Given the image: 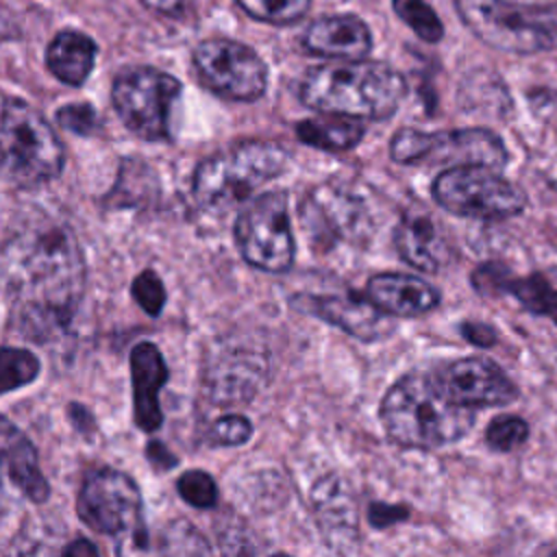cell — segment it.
I'll return each mask as SVG.
<instances>
[{"instance_id":"f1b7e54d","label":"cell","mask_w":557,"mask_h":557,"mask_svg":"<svg viewBox=\"0 0 557 557\" xmlns=\"http://www.w3.org/2000/svg\"><path fill=\"white\" fill-rule=\"evenodd\" d=\"M529 437V424L520 416H496L485 429V444L496 453H511Z\"/></svg>"},{"instance_id":"f546056e","label":"cell","mask_w":557,"mask_h":557,"mask_svg":"<svg viewBox=\"0 0 557 557\" xmlns=\"http://www.w3.org/2000/svg\"><path fill=\"white\" fill-rule=\"evenodd\" d=\"M178 494L185 503H189L191 507H200V509H209L215 505L218 500V487L213 483V479L202 472V470H187L178 476L176 481Z\"/></svg>"},{"instance_id":"8fae6325","label":"cell","mask_w":557,"mask_h":557,"mask_svg":"<svg viewBox=\"0 0 557 557\" xmlns=\"http://www.w3.org/2000/svg\"><path fill=\"white\" fill-rule=\"evenodd\" d=\"M76 513L98 533L141 537V494L135 481L120 470H89L78 490Z\"/></svg>"},{"instance_id":"f35d334b","label":"cell","mask_w":557,"mask_h":557,"mask_svg":"<svg viewBox=\"0 0 557 557\" xmlns=\"http://www.w3.org/2000/svg\"><path fill=\"white\" fill-rule=\"evenodd\" d=\"M141 2L161 13H178L183 7V0H141Z\"/></svg>"},{"instance_id":"8d00e7d4","label":"cell","mask_w":557,"mask_h":557,"mask_svg":"<svg viewBox=\"0 0 557 557\" xmlns=\"http://www.w3.org/2000/svg\"><path fill=\"white\" fill-rule=\"evenodd\" d=\"M146 455H148V459H150L154 466H159V468H170V466L176 463V459L168 453V448H163V446L157 444V442L148 444Z\"/></svg>"},{"instance_id":"44dd1931","label":"cell","mask_w":557,"mask_h":557,"mask_svg":"<svg viewBox=\"0 0 557 557\" xmlns=\"http://www.w3.org/2000/svg\"><path fill=\"white\" fill-rule=\"evenodd\" d=\"M261 363L250 352H231L220 357L211 374L207 379V385L211 389V396L220 405L231 403H244L242 398H248L255 394V385L261 379Z\"/></svg>"},{"instance_id":"4fadbf2b","label":"cell","mask_w":557,"mask_h":557,"mask_svg":"<svg viewBox=\"0 0 557 557\" xmlns=\"http://www.w3.org/2000/svg\"><path fill=\"white\" fill-rule=\"evenodd\" d=\"M300 222L315 248H329L335 242H361L370 231L366 205L337 183L318 185L302 198Z\"/></svg>"},{"instance_id":"836d02e7","label":"cell","mask_w":557,"mask_h":557,"mask_svg":"<svg viewBox=\"0 0 557 557\" xmlns=\"http://www.w3.org/2000/svg\"><path fill=\"white\" fill-rule=\"evenodd\" d=\"M57 120L63 128L72 131V133H78V135H94L100 126V117L98 113L81 102V104H67L63 109L57 111Z\"/></svg>"},{"instance_id":"2e32d148","label":"cell","mask_w":557,"mask_h":557,"mask_svg":"<svg viewBox=\"0 0 557 557\" xmlns=\"http://www.w3.org/2000/svg\"><path fill=\"white\" fill-rule=\"evenodd\" d=\"M294 307L339 326L361 342H376L394 331V322L368 296H298Z\"/></svg>"},{"instance_id":"3957f363","label":"cell","mask_w":557,"mask_h":557,"mask_svg":"<svg viewBox=\"0 0 557 557\" xmlns=\"http://www.w3.org/2000/svg\"><path fill=\"white\" fill-rule=\"evenodd\" d=\"M407 94L405 78L387 63L342 59L311 67L300 81V100L320 111L355 120H385Z\"/></svg>"},{"instance_id":"d6986e66","label":"cell","mask_w":557,"mask_h":557,"mask_svg":"<svg viewBox=\"0 0 557 557\" xmlns=\"http://www.w3.org/2000/svg\"><path fill=\"white\" fill-rule=\"evenodd\" d=\"M305 48L326 59H361L372 48V35L355 15H329L307 28Z\"/></svg>"},{"instance_id":"52a82bcc","label":"cell","mask_w":557,"mask_h":557,"mask_svg":"<svg viewBox=\"0 0 557 557\" xmlns=\"http://www.w3.org/2000/svg\"><path fill=\"white\" fill-rule=\"evenodd\" d=\"M389 154L396 163L405 165H485L492 170H503L509 157L503 139L487 128L424 133L409 126L394 133L389 141Z\"/></svg>"},{"instance_id":"ffe728a7","label":"cell","mask_w":557,"mask_h":557,"mask_svg":"<svg viewBox=\"0 0 557 557\" xmlns=\"http://www.w3.org/2000/svg\"><path fill=\"white\" fill-rule=\"evenodd\" d=\"M398 255L422 272H437L448 257V246L437 224L426 215H407L394 233Z\"/></svg>"},{"instance_id":"6da1fadb","label":"cell","mask_w":557,"mask_h":557,"mask_svg":"<svg viewBox=\"0 0 557 557\" xmlns=\"http://www.w3.org/2000/svg\"><path fill=\"white\" fill-rule=\"evenodd\" d=\"M0 270L22 335L44 339L72 320L85 289V261L67 226L46 215L26 218L4 239Z\"/></svg>"},{"instance_id":"ac0fdd59","label":"cell","mask_w":557,"mask_h":557,"mask_svg":"<svg viewBox=\"0 0 557 557\" xmlns=\"http://www.w3.org/2000/svg\"><path fill=\"white\" fill-rule=\"evenodd\" d=\"M366 296L387 315L416 318L440 305V292L426 281L409 274H376L366 285Z\"/></svg>"},{"instance_id":"d6a6232c","label":"cell","mask_w":557,"mask_h":557,"mask_svg":"<svg viewBox=\"0 0 557 557\" xmlns=\"http://www.w3.org/2000/svg\"><path fill=\"white\" fill-rule=\"evenodd\" d=\"M250 435H252V424L237 413L218 418L209 431L211 444H218V446H239L248 442Z\"/></svg>"},{"instance_id":"e0dca14e","label":"cell","mask_w":557,"mask_h":557,"mask_svg":"<svg viewBox=\"0 0 557 557\" xmlns=\"http://www.w3.org/2000/svg\"><path fill=\"white\" fill-rule=\"evenodd\" d=\"M131 379L135 422L144 431H157L163 422L159 392L168 381V366L154 344L139 342L131 350Z\"/></svg>"},{"instance_id":"cb8c5ba5","label":"cell","mask_w":557,"mask_h":557,"mask_svg":"<svg viewBox=\"0 0 557 557\" xmlns=\"http://www.w3.org/2000/svg\"><path fill=\"white\" fill-rule=\"evenodd\" d=\"M315 509L320 513V524L324 529H331V535L355 537L357 533L355 505L348 496L346 485L339 483L335 476L324 479L315 487Z\"/></svg>"},{"instance_id":"74e56055","label":"cell","mask_w":557,"mask_h":557,"mask_svg":"<svg viewBox=\"0 0 557 557\" xmlns=\"http://www.w3.org/2000/svg\"><path fill=\"white\" fill-rule=\"evenodd\" d=\"M65 555H76V557H83V555H98V548H96V544H91L89 540H76V542H72V544L65 548Z\"/></svg>"},{"instance_id":"5bb4252c","label":"cell","mask_w":557,"mask_h":557,"mask_svg":"<svg viewBox=\"0 0 557 557\" xmlns=\"http://www.w3.org/2000/svg\"><path fill=\"white\" fill-rule=\"evenodd\" d=\"M48 494L33 442L0 413V503H44Z\"/></svg>"},{"instance_id":"e575fe53","label":"cell","mask_w":557,"mask_h":557,"mask_svg":"<svg viewBox=\"0 0 557 557\" xmlns=\"http://www.w3.org/2000/svg\"><path fill=\"white\" fill-rule=\"evenodd\" d=\"M409 516V509L405 505H387V503H372L368 509V520L372 527L383 529L392 527Z\"/></svg>"},{"instance_id":"83f0119b","label":"cell","mask_w":557,"mask_h":557,"mask_svg":"<svg viewBox=\"0 0 557 557\" xmlns=\"http://www.w3.org/2000/svg\"><path fill=\"white\" fill-rule=\"evenodd\" d=\"M239 7L255 20L268 24H289L300 20L311 0H237Z\"/></svg>"},{"instance_id":"603a6c76","label":"cell","mask_w":557,"mask_h":557,"mask_svg":"<svg viewBox=\"0 0 557 557\" xmlns=\"http://www.w3.org/2000/svg\"><path fill=\"white\" fill-rule=\"evenodd\" d=\"M366 128L355 117L324 113L322 117H309L298 122L296 135L302 144L326 150V152H344L355 148Z\"/></svg>"},{"instance_id":"1f68e13d","label":"cell","mask_w":557,"mask_h":557,"mask_svg":"<svg viewBox=\"0 0 557 557\" xmlns=\"http://www.w3.org/2000/svg\"><path fill=\"white\" fill-rule=\"evenodd\" d=\"M137 305L150 313V315H159L163 305H165V287L161 283V278L157 276V272L152 270H144L141 274H137V278L133 281L131 287Z\"/></svg>"},{"instance_id":"ba28073f","label":"cell","mask_w":557,"mask_h":557,"mask_svg":"<svg viewBox=\"0 0 557 557\" xmlns=\"http://www.w3.org/2000/svg\"><path fill=\"white\" fill-rule=\"evenodd\" d=\"M113 107L124 126L146 141L172 135V117L181 98V83L154 67L122 70L111 89Z\"/></svg>"},{"instance_id":"277c9868","label":"cell","mask_w":557,"mask_h":557,"mask_svg":"<svg viewBox=\"0 0 557 557\" xmlns=\"http://www.w3.org/2000/svg\"><path fill=\"white\" fill-rule=\"evenodd\" d=\"M65 150L50 122L28 102L0 94V172L20 187L52 181Z\"/></svg>"},{"instance_id":"7a4b0ae2","label":"cell","mask_w":557,"mask_h":557,"mask_svg":"<svg viewBox=\"0 0 557 557\" xmlns=\"http://www.w3.org/2000/svg\"><path fill=\"white\" fill-rule=\"evenodd\" d=\"M381 422L392 442L433 450L461 440L474 424V409L455 403L435 374L409 372L385 392Z\"/></svg>"},{"instance_id":"8992f818","label":"cell","mask_w":557,"mask_h":557,"mask_svg":"<svg viewBox=\"0 0 557 557\" xmlns=\"http://www.w3.org/2000/svg\"><path fill=\"white\" fill-rule=\"evenodd\" d=\"M463 24L487 46L531 54L557 48V4L529 7L507 0H455Z\"/></svg>"},{"instance_id":"30bf717a","label":"cell","mask_w":557,"mask_h":557,"mask_svg":"<svg viewBox=\"0 0 557 557\" xmlns=\"http://www.w3.org/2000/svg\"><path fill=\"white\" fill-rule=\"evenodd\" d=\"M235 239L244 259L263 272H285L294 261V235L283 191L252 198L237 215Z\"/></svg>"},{"instance_id":"484cf974","label":"cell","mask_w":557,"mask_h":557,"mask_svg":"<svg viewBox=\"0 0 557 557\" xmlns=\"http://www.w3.org/2000/svg\"><path fill=\"white\" fill-rule=\"evenodd\" d=\"M39 374V359L24 348L0 346V392L28 385Z\"/></svg>"},{"instance_id":"4dcf8cb0","label":"cell","mask_w":557,"mask_h":557,"mask_svg":"<svg viewBox=\"0 0 557 557\" xmlns=\"http://www.w3.org/2000/svg\"><path fill=\"white\" fill-rule=\"evenodd\" d=\"M513 278H516V274H513L507 265H503V263H498V261H485V263H481V265L472 272L470 283H472V287H474L481 296L498 298V296H503L505 292L509 294V287H511Z\"/></svg>"},{"instance_id":"9a60e30c","label":"cell","mask_w":557,"mask_h":557,"mask_svg":"<svg viewBox=\"0 0 557 557\" xmlns=\"http://www.w3.org/2000/svg\"><path fill=\"white\" fill-rule=\"evenodd\" d=\"M446 394L466 407H500L518 398L513 381L485 357H463L437 374Z\"/></svg>"},{"instance_id":"7402d4cb","label":"cell","mask_w":557,"mask_h":557,"mask_svg":"<svg viewBox=\"0 0 557 557\" xmlns=\"http://www.w3.org/2000/svg\"><path fill=\"white\" fill-rule=\"evenodd\" d=\"M96 59V44L76 30L59 33L46 52L48 70L67 85H81L89 76Z\"/></svg>"},{"instance_id":"4316f807","label":"cell","mask_w":557,"mask_h":557,"mask_svg":"<svg viewBox=\"0 0 557 557\" xmlns=\"http://www.w3.org/2000/svg\"><path fill=\"white\" fill-rule=\"evenodd\" d=\"M394 11L405 24L411 26V30L420 39L429 44H435L442 39L444 35L442 20L437 17V13L431 9L426 0H394Z\"/></svg>"},{"instance_id":"7c38bea8","label":"cell","mask_w":557,"mask_h":557,"mask_svg":"<svg viewBox=\"0 0 557 557\" xmlns=\"http://www.w3.org/2000/svg\"><path fill=\"white\" fill-rule=\"evenodd\" d=\"M194 67L202 85L226 100H257L268 85V70L259 54L231 39L202 41L194 52Z\"/></svg>"},{"instance_id":"5b68a950","label":"cell","mask_w":557,"mask_h":557,"mask_svg":"<svg viewBox=\"0 0 557 557\" xmlns=\"http://www.w3.org/2000/svg\"><path fill=\"white\" fill-rule=\"evenodd\" d=\"M287 165V152L274 141L248 139L205 159L191 181L205 209L224 211L276 178Z\"/></svg>"},{"instance_id":"9c48e42d","label":"cell","mask_w":557,"mask_h":557,"mask_svg":"<svg viewBox=\"0 0 557 557\" xmlns=\"http://www.w3.org/2000/svg\"><path fill=\"white\" fill-rule=\"evenodd\" d=\"M433 200L448 213L479 220H507L524 211L527 196L485 165H455L433 181Z\"/></svg>"},{"instance_id":"d4e9b609","label":"cell","mask_w":557,"mask_h":557,"mask_svg":"<svg viewBox=\"0 0 557 557\" xmlns=\"http://www.w3.org/2000/svg\"><path fill=\"white\" fill-rule=\"evenodd\" d=\"M509 294L531 313L550 318L557 324V285L544 274H531L524 278H513Z\"/></svg>"},{"instance_id":"d590c367","label":"cell","mask_w":557,"mask_h":557,"mask_svg":"<svg viewBox=\"0 0 557 557\" xmlns=\"http://www.w3.org/2000/svg\"><path fill=\"white\" fill-rule=\"evenodd\" d=\"M461 335L481 348H490L492 344H496V331L485 324V322H463L461 324Z\"/></svg>"}]
</instances>
